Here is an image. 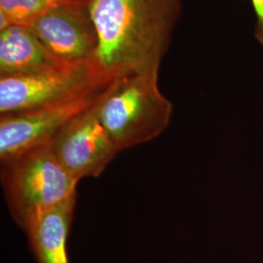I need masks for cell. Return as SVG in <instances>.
<instances>
[{
    "mask_svg": "<svg viewBox=\"0 0 263 263\" xmlns=\"http://www.w3.org/2000/svg\"><path fill=\"white\" fill-rule=\"evenodd\" d=\"M98 33L94 65L108 81L159 73L181 12V0H90Z\"/></svg>",
    "mask_w": 263,
    "mask_h": 263,
    "instance_id": "cell-1",
    "label": "cell"
},
{
    "mask_svg": "<svg viewBox=\"0 0 263 263\" xmlns=\"http://www.w3.org/2000/svg\"><path fill=\"white\" fill-rule=\"evenodd\" d=\"M158 74L115 78L97 101V115L119 151L157 138L169 126L173 105L160 91Z\"/></svg>",
    "mask_w": 263,
    "mask_h": 263,
    "instance_id": "cell-2",
    "label": "cell"
},
{
    "mask_svg": "<svg viewBox=\"0 0 263 263\" xmlns=\"http://www.w3.org/2000/svg\"><path fill=\"white\" fill-rule=\"evenodd\" d=\"M79 180L58 161L50 144L1 162V183L11 216L26 230L50 209L76 194Z\"/></svg>",
    "mask_w": 263,
    "mask_h": 263,
    "instance_id": "cell-3",
    "label": "cell"
},
{
    "mask_svg": "<svg viewBox=\"0 0 263 263\" xmlns=\"http://www.w3.org/2000/svg\"><path fill=\"white\" fill-rule=\"evenodd\" d=\"M110 82L99 73L93 64L65 66L29 76L0 77V114L23 112L60 103Z\"/></svg>",
    "mask_w": 263,
    "mask_h": 263,
    "instance_id": "cell-4",
    "label": "cell"
},
{
    "mask_svg": "<svg viewBox=\"0 0 263 263\" xmlns=\"http://www.w3.org/2000/svg\"><path fill=\"white\" fill-rule=\"evenodd\" d=\"M87 0H58L26 25L66 66L93 64L98 33Z\"/></svg>",
    "mask_w": 263,
    "mask_h": 263,
    "instance_id": "cell-5",
    "label": "cell"
},
{
    "mask_svg": "<svg viewBox=\"0 0 263 263\" xmlns=\"http://www.w3.org/2000/svg\"><path fill=\"white\" fill-rule=\"evenodd\" d=\"M107 85L60 103L2 115L0 118L1 162L31 148L50 144L67 123L94 105Z\"/></svg>",
    "mask_w": 263,
    "mask_h": 263,
    "instance_id": "cell-6",
    "label": "cell"
},
{
    "mask_svg": "<svg viewBox=\"0 0 263 263\" xmlns=\"http://www.w3.org/2000/svg\"><path fill=\"white\" fill-rule=\"evenodd\" d=\"M96 103L67 123L50 143L60 164L77 180L99 177L120 152L100 121Z\"/></svg>",
    "mask_w": 263,
    "mask_h": 263,
    "instance_id": "cell-7",
    "label": "cell"
},
{
    "mask_svg": "<svg viewBox=\"0 0 263 263\" xmlns=\"http://www.w3.org/2000/svg\"><path fill=\"white\" fill-rule=\"evenodd\" d=\"M66 66L24 25L0 28V77L29 76Z\"/></svg>",
    "mask_w": 263,
    "mask_h": 263,
    "instance_id": "cell-8",
    "label": "cell"
},
{
    "mask_svg": "<svg viewBox=\"0 0 263 263\" xmlns=\"http://www.w3.org/2000/svg\"><path fill=\"white\" fill-rule=\"evenodd\" d=\"M76 203L74 194L39 216L25 230L36 263H69L67 238Z\"/></svg>",
    "mask_w": 263,
    "mask_h": 263,
    "instance_id": "cell-9",
    "label": "cell"
},
{
    "mask_svg": "<svg viewBox=\"0 0 263 263\" xmlns=\"http://www.w3.org/2000/svg\"><path fill=\"white\" fill-rule=\"evenodd\" d=\"M58 0H0V28L28 25Z\"/></svg>",
    "mask_w": 263,
    "mask_h": 263,
    "instance_id": "cell-10",
    "label": "cell"
},
{
    "mask_svg": "<svg viewBox=\"0 0 263 263\" xmlns=\"http://www.w3.org/2000/svg\"><path fill=\"white\" fill-rule=\"evenodd\" d=\"M252 3L256 17L254 26V36L263 45V0H252Z\"/></svg>",
    "mask_w": 263,
    "mask_h": 263,
    "instance_id": "cell-11",
    "label": "cell"
},
{
    "mask_svg": "<svg viewBox=\"0 0 263 263\" xmlns=\"http://www.w3.org/2000/svg\"><path fill=\"white\" fill-rule=\"evenodd\" d=\"M87 1H90V0H87Z\"/></svg>",
    "mask_w": 263,
    "mask_h": 263,
    "instance_id": "cell-12",
    "label": "cell"
}]
</instances>
